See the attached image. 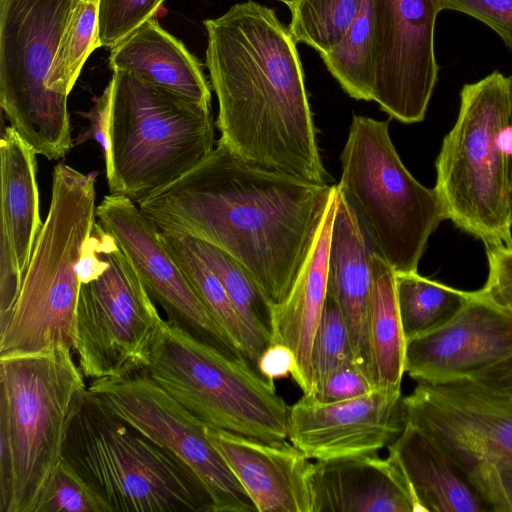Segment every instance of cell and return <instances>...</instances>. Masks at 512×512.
I'll return each mask as SVG.
<instances>
[{"label": "cell", "instance_id": "obj_42", "mask_svg": "<svg viewBox=\"0 0 512 512\" xmlns=\"http://www.w3.org/2000/svg\"><path fill=\"white\" fill-rule=\"evenodd\" d=\"M278 1L283 2L288 7H290L296 0H278Z\"/></svg>", "mask_w": 512, "mask_h": 512}, {"label": "cell", "instance_id": "obj_33", "mask_svg": "<svg viewBox=\"0 0 512 512\" xmlns=\"http://www.w3.org/2000/svg\"><path fill=\"white\" fill-rule=\"evenodd\" d=\"M164 0H99L100 46L113 48L135 29L153 18Z\"/></svg>", "mask_w": 512, "mask_h": 512}, {"label": "cell", "instance_id": "obj_17", "mask_svg": "<svg viewBox=\"0 0 512 512\" xmlns=\"http://www.w3.org/2000/svg\"><path fill=\"white\" fill-rule=\"evenodd\" d=\"M512 355V313L480 290L444 324L406 340L405 373L416 382L469 378Z\"/></svg>", "mask_w": 512, "mask_h": 512}, {"label": "cell", "instance_id": "obj_27", "mask_svg": "<svg viewBox=\"0 0 512 512\" xmlns=\"http://www.w3.org/2000/svg\"><path fill=\"white\" fill-rule=\"evenodd\" d=\"M396 295L406 340L448 321L468 300L463 291L423 277L418 272L396 273Z\"/></svg>", "mask_w": 512, "mask_h": 512}, {"label": "cell", "instance_id": "obj_28", "mask_svg": "<svg viewBox=\"0 0 512 512\" xmlns=\"http://www.w3.org/2000/svg\"><path fill=\"white\" fill-rule=\"evenodd\" d=\"M364 0H296L288 26L295 42L323 56L338 46L359 14Z\"/></svg>", "mask_w": 512, "mask_h": 512}, {"label": "cell", "instance_id": "obj_15", "mask_svg": "<svg viewBox=\"0 0 512 512\" xmlns=\"http://www.w3.org/2000/svg\"><path fill=\"white\" fill-rule=\"evenodd\" d=\"M96 216L168 319L224 353L244 358L161 243L156 224L135 201L125 195L110 193L97 206Z\"/></svg>", "mask_w": 512, "mask_h": 512}, {"label": "cell", "instance_id": "obj_21", "mask_svg": "<svg viewBox=\"0 0 512 512\" xmlns=\"http://www.w3.org/2000/svg\"><path fill=\"white\" fill-rule=\"evenodd\" d=\"M337 199L338 186L289 294L271 308L270 344L292 350L296 367L291 376L306 395L313 393L311 351L327 298L329 245Z\"/></svg>", "mask_w": 512, "mask_h": 512}, {"label": "cell", "instance_id": "obj_14", "mask_svg": "<svg viewBox=\"0 0 512 512\" xmlns=\"http://www.w3.org/2000/svg\"><path fill=\"white\" fill-rule=\"evenodd\" d=\"M402 402L405 421L435 438L467 478L512 465V401L463 378L417 382Z\"/></svg>", "mask_w": 512, "mask_h": 512}, {"label": "cell", "instance_id": "obj_5", "mask_svg": "<svg viewBox=\"0 0 512 512\" xmlns=\"http://www.w3.org/2000/svg\"><path fill=\"white\" fill-rule=\"evenodd\" d=\"M97 174L54 167L47 217L14 306L0 322V355L74 349L77 264L96 224Z\"/></svg>", "mask_w": 512, "mask_h": 512}, {"label": "cell", "instance_id": "obj_41", "mask_svg": "<svg viewBox=\"0 0 512 512\" xmlns=\"http://www.w3.org/2000/svg\"><path fill=\"white\" fill-rule=\"evenodd\" d=\"M510 83V96H511V124L509 133V148H510V172H511V187H512V76H509Z\"/></svg>", "mask_w": 512, "mask_h": 512}, {"label": "cell", "instance_id": "obj_29", "mask_svg": "<svg viewBox=\"0 0 512 512\" xmlns=\"http://www.w3.org/2000/svg\"><path fill=\"white\" fill-rule=\"evenodd\" d=\"M99 0H74L49 76L50 89L68 97L88 56L101 47Z\"/></svg>", "mask_w": 512, "mask_h": 512}, {"label": "cell", "instance_id": "obj_2", "mask_svg": "<svg viewBox=\"0 0 512 512\" xmlns=\"http://www.w3.org/2000/svg\"><path fill=\"white\" fill-rule=\"evenodd\" d=\"M204 25L218 142L248 161L330 184L289 28L273 9L253 1L235 4Z\"/></svg>", "mask_w": 512, "mask_h": 512}, {"label": "cell", "instance_id": "obj_22", "mask_svg": "<svg viewBox=\"0 0 512 512\" xmlns=\"http://www.w3.org/2000/svg\"><path fill=\"white\" fill-rule=\"evenodd\" d=\"M311 491L313 512H415L402 474L378 454L316 461Z\"/></svg>", "mask_w": 512, "mask_h": 512}, {"label": "cell", "instance_id": "obj_35", "mask_svg": "<svg viewBox=\"0 0 512 512\" xmlns=\"http://www.w3.org/2000/svg\"><path fill=\"white\" fill-rule=\"evenodd\" d=\"M375 389L368 375L355 362H349L333 371L312 396L323 402H334L355 398Z\"/></svg>", "mask_w": 512, "mask_h": 512}, {"label": "cell", "instance_id": "obj_3", "mask_svg": "<svg viewBox=\"0 0 512 512\" xmlns=\"http://www.w3.org/2000/svg\"><path fill=\"white\" fill-rule=\"evenodd\" d=\"M509 78L493 71L465 84L457 120L435 161L445 220L485 247L512 248Z\"/></svg>", "mask_w": 512, "mask_h": 512}, {"label": "cell", "instance_id": "obj_40", "mask_svg": "<svg viewBox=\"0 0 512 512\" xmlns=\"http://www.w3.org/2000/svg\"><path fill=\"white\" fill-rule=\"evenodd\" d=\"M295 367V356L289 347L270 344L259 358L257 371L265 378L275 381L291 376Z\"/></svg>", "mask_w": 512, "mask_h": 512}, {"label": "cell", "instance_id": "obj_37", "mask_svg": "<svg viewBox=\"0 0 512 512\" xmlns=\"http://www.w3.org/2000/svg\"><path fill=\"white\" fill-rule=\"evenodd\" d=\"M488 276L480 291L494 303L512 313V248L485 247Z\"/></svg>", "mask_w": 512, "mask_h": 512}, {"label": "cell", "instance_id": "obj_34", "mask_svg": "<svg viewBox=\"0 0 512 512\" xmlns=\"http://www.w3.org/2000/svg\"><path fill=\"white\" fill-rule=\"evenodd\" d=\"M441 11L473 17L491 28L512 54V0H436Z\"/></svg>", "mask_w": 512, "mask_h": 512}, {"label": "cell", "instance_id": "obj_39", "mask_svg": "<svg viewBox=\"0 0 512 512\" xmlns=\"http://www.w3.org/2000/svg\"><path fill=\"white\" fill-rule=\"evenodd\" d=\"M111 90L108 85L102 95L97 98L95 105L87 114L89 128L74 139V145L94 140L98 142L105 154L108 147L107 131L110 112Z\"/></svg>", "mask_w": 512, "mask_h": 512}, {"label": "cell", "instance_id": "obj_7", "mask_svg": "<svg viewBox=\"0 0 512 512\" xmlns=\"http://www.w3.org/2000/svg\"><path fill=\"white\" fill-rule=\"evenodd\" d=\"M62 456L109 512H213L198 478L87 392Z\"/></svg>", "mask_w": 512, "mask_h": 512}, {"label": "cell", "instance_id": "obj_16", "mask_svg": "<svg viewBox=\"0 0 512 512\" xmlns=\"http://www.w3.org/2000/svg\"><path fill=\"white\" fill-rule=\"evenodd\" d=\"M402 398L401 389L334 402L303 394L289 406L288 440L315 461L378 454L404 428Z\"/></svg>", "mask_w": 512, "mask_h": 512}, {"label": "cell", "instance_id": "obj_13", "mask_svg": "<svg viewBox=\"0 0 512 512\" xmlns=\"http://www.w3.org/2000/svg\"><path fill=\"white\" fill-rule=\"evenodd\" d=\"M87 393L180 460L202 483L213 512H257L206 436V424L159 386L147 368L91 380Z\"/></svg>", "mask_w": 512, "mask_h": 512}, {"label": "cell", "instance_id": "obj_4", "mask_svg": "<svg viewBox=\"0 0 512 512\" xmlns=\"http://www.w3.org/2000/svg\"><path fill=\"white\" fill-rule=\"evenodd\" d=\"M436 0H364L341 43L321 56L342 89L402 123L421 122L438 80Z\"/></svg>", "mask_w": 512, "mask_h": 512}, {"label": "cell", "instance_id": "obj_12", "mask_svg": "<svg viewBox=\"0 0 512 512\" xmlns=\"http://www.w3.org/2000/svg\"><path fill=\"white\" fill-rule=\"evenodd\" d=\"M98 232L108 266L81 283L73 349L83 375L91 380L147 367L164 320L115 239L99 223Z\"/></svg>", "mask_w": 512, "mask_h": 512}, {"label": "cell", "instance_id": "obj_6", "mask_svg": "<svg viewBox=\"0 0 512 512\" xmlns=\"http://www.w3.org/2000/svg\"><path fill=\"white\" fill-rule=\"evenodd\" d=\"M109 85L104 159L111 194L125 195L137 203L213 151L210 105L126 71L113 72Z\"/></svg>", "mask_w": 512, "mask_h": 512}, {"label": "cell", "instance_id": "obj_30", "mask_svg": "<svg viewBox=\"0 0 512 512\" xmlns=\"http://www.w3.org/2000/svg\"><path fill=\"white\" fill-rule=\"evenodd\" d=\"M189 238L247 322L271 338L272 305L251 273L225 250L194 237Z\"/></svg>", "mask_w": 512, "mask_h": 512}, {"label": "cell", "instance_id": "obj_20", "mask_svg": "<svg viewBox=\"0 0 512 512\" xmlns=\"http://www.w3.org/2000/svg\"><path fill=\"white\" fill-rule=\"evenodd\" d=\"M374 253L357 215L338 189L329 245L327 296L338 305L345 318L354 362L372 382L367 325Z\"/></svg>", "mask_w": 512, "mask_h": 512}, {"label": "cell", "instance_id": "obj_23", "mask_svg": "<svg viewBox=\"0 0 512 512\" xmlns=\"http://www.w3.org/2000/svg\"><path fill=\"white\" fill-rule=\"evenodd\" d=\"M387 448L408 486L415 512L488 511L448 452L419 426L405 421Z\"/></svg>", "mask_w": 512, "mask_h": 512}, {"label": "cell", "instance_id": "obj_1", "mask_svg": "<svg viewBox=\"0 0 512 512\" xmlns=\"http://www.w3.org/2000/svg\"><path fill=\"white\" fill-rule=\"evenodd\" d=\"M336 186L248 161L217 142L206 158L137 204L159 230L236 258L273 306L289 294Z\"/></svg>", "mask_w": 512, "mask_h": 512}, {"label": "cell", "instance_id": "obj_11", "mask_svg": "<svg viewBox=\"0 0 512 512\" xmlns=\"http://www.w3.org/2000/svg\"><path fill=\"white\" fill-rule=\"evenodd\" d=\"M74 0H0V106L10 126L49 160L74 146L67 98L49 76Z\"/></svg>", "mask_w": 512, "mask_h": 512}, {"label": "cell", "instance_id": "obj_18", "mask_svg": "<svg viewBox=\"0 0 512 512\" xmlns=\"http://www.w3.org/2000/svg\"><path fill=\"white\" fill-rule=\"evenodd\" d=\"M205 431L257 512H313L314 463L290 441L269 443L208 425Z\"/></svg>", "mask_w": 512, "mask_h": 512}, {"label": "cell", "instance_id": "obj_38", "mask_svg": "<svg viewBox=\"0 0 512 512\" xmlns=\"http://www.w3.org/2000/svg\"><path fill=\"white\" fill-rule=\"evenodd\" d=\"M467 379L496 396L512 401V355Z\"/></svg>", "mask_w": 512, "mask_h": 512}, {"label": "cell", "instance_id": "obj_26", "mask_svg": "<svg viewBox=\"0 0 512 512\" xmlns=\"http://www.w3.org/2000/svg\"><path fill=\"white\" fill-rule=\"evenodd\" d=\"M373 288L368 315V346L376 389H401L406 337L400 319L396 272L380 255L372 258Z\"/></svg>", "mask_w": 512, "mask_h": 512}, {"label": "cell", "instance_id": "obj_24", "mask_svg": "<svg viewBox=\"0 0 512 512\" xmlns=\"http://www.w3.org/2000/svg\"><path fill=\"white\" fill-rule=\"evenodd\" d=\"M109 65L113 72H130L195 102L211 103L198 60L154 18L111 48Z\"/></svg>", "mask_w": 512, "mask_h": 512}, {"label": "cell", "instance_id": "obj_32", "mask_svg": "<svg viewBox=\"0 0 512 512\" xmlns=\"http://www.w3.org/2000/svg\"><path fill=\"white\" fill-rule=\"evenodd\" d=\"M34 512H109V509L62 456L46 480Z\"/></svg>", "mask_w": 512, "mask_h": 512}, {"label": "cell", "instance_id": "obj_25", "mask_svg": "<svg viewBox=\"0 0 512 512\" xmlns=\"http://www.w3.org/2000/svg\"><path fill=\"white\" fill-rule=\"evenodd\" d=\"M160 240L218 325L257 370L270 336L253 328L230 298L219 278L193 247L189 236L160 230Z\"/></svg>", "mask_w": 512, "mask_h": 512}, {"label": "cell", "instance_id": "obj_9", "mask_svg": "<svg viewBox=\"0 0 512 512\" xmlns=\"http://www.w3.org/2000/svg\"><path fill=\"white\" fill-rule=\"evenodd\" d=\"M150 377L206 425L269 443L288 440L289 405L275 381L163 320L146 367Z\"/></svg>", "mask_w": 512, "mask_h": 512}, {"label": "cell", "instance_id": "obj_19", "mask_svg": "<svg viewBox=\"0 0 512 512\" xmlns=\"http://www.w3.org/2000/svg\"><path fill=\"white\" fill-rule=\"evenodd\" d=\"M36 153L11 127L0 139V322L11 312L43 225Z\"/></svg>", "mask_w": 512, "mask_h": 512}, {"label": "cell", "instance_id": "obj_31", "mask_svg": "<svg viewBox=\"0 0 512 512\" xmlns=\"http://www.w3.org/2000/svg\"><path fill=\"white\" fill-rule=\"evenodd\" d=\"M354 362L349 332L338 305L327 296L311 351L313 393L339 367Z\"/></svg>", "mask_w": 512, "mask_h": 512}, {"label": "cell", "instance_id": "obj_8", "mask_svg": "<svg viewBox=\"0 0 512 512\" xmlns=\"http://www.w3.org/2000/svg\"><path fill=\"white\" fill-rule=\"evenodd\" d=\"M74 352L56 347L0 355V438L12 467L6 512H34L39 494L62 458L72 420L87 392Z\"/></svg>", "mask_w": 512, "mask_h": 512}, {"label": "cell", "instance_id": "obj_10", "mask_svg": "<svg viewBox=\"0 0 512 512\" xmlns=\"http://www.w3.org/2000/svg\"><path fill=\"white\" fill-rule=\"evenodd\" d=\"M340 161L339 192L376 253L396 273L417 272L445 216L435 189L418 182L400 159L389 122L354 115Z\"/></svg>", "mask_w": 512, "mask_h": 512}, {"label": "cell", "instance_id": "obj_36", "mask_svg": "<svg viewBox=\"0 0 512 512\" xmlns=\"http://www.w3.org/2000/svg\"><path fill=\"white\" fill-rule=\"evenodd\" d=\"M468 480L488 511L512 512V465L485 468Z\"/></svg>", "mask_w": 512, "mask_h": 512}]
</instances>
